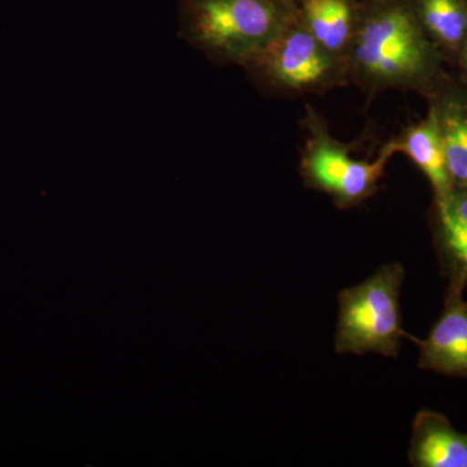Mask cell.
Segmentation results:
<instances>
[{"label": "cell", "mask_w": 467, "mask_h": 467, "mask_svg": "<svg viewBox=\"0 0 467 467\" xmlns=\"http://www.w3.org/2000/svg\"><path fill=\"white\" fill-rule=\"evenodd\" d=\"M408 459L414 467H467V434L457 431L444 414L420 410L414 418Z\"/></svg>", "instance_id": "9c48e42d"}, {"label": "cell", "mask_w": 467, "mask_h": 467, "mask_svg": "<svg viewBox=\"0 0 467 467\" xmlns=\"http://www.w3.org/2000/svg\"><path fill=\"white\" fill-rule=\"evenodd\" d=\"M306 140L301 153V175L310 189L318 190L346 209L358 207L374 195L389 159L396 153L392 140L384 144L373 161L358 160L352 147L335 140L321 116L310 106L303 119Z\"/></svg>", "instance_id": "277c9868"}, {"label": "cell", "mask_w": 467, "mask_h": 467, "mask_svg": "<svg viewBox=\"0 0 467 467\" xmlns=\"http://www.w3.org/2000/svg\"><path fill=\"white\" fill-rule=\"evenodd\" d=\"M276 2H281L285 3V5H287V3L290 2V0H276Z\"/></svg>", "instance_id": "5bb4252c"}, {"label": "cell", "mask_w": 467, "mask_h": 467, "mask_svg": "<svg viewBox=\"0 0 467 467\" xmlns=\"http://www.w3.org/2000/svg\"><path fill=\"white\" fill-rule=\"evenodd\" d=\"M454 64H456L457 69H459V78H457V81L467 91V36L462 46H461L459 52H457Z\"/></svg>", "instance_id": "4fadbf2b"}, {"label": "cell", "mask_w": 467, "mask_h": 467, "mask_svg": "<svg viewBox=\"0 0 467 467\" xmlns=\"http://www.w3.org/2000/svg\"><path fill=\"white\" fill-rule=\"evenodd\" d=\"M435 248L448 288H467V190L453 189L447 198L434 201Z\"/></svg>", "instance_id": "ba28073f"}, {"label": "cell", "mask_w": 467, "mask_h": 467, "mask_svg": "<svg viewBox=\"0 0 467 467\" xmlns=\"http://www.w3.org/2000/svg\"><path fill=\"white\" fill-rule=\"evenodd\" d=\"M463 291L448 288L444 309L420 347L418 368L467 379V301Z\"/></svg>", "instance_id": "8992f818"}, {"label": "cell", "mask_w": 467, "mask_h": 467, "mask_svg": "<svg viewBox=\"0 0 467 467\" xmlns=\"http://www.w3.org/2000/svg\"><path fill=\"white\" fill-rule=\"evenodd\" d=\"M427 99L441 130L453 189L467 190V91L447 75Z\"/></svg>", "instance_id": "52a82bcc"}, {"label": "cell", "mask_w": 467, "mask_h": 467, "mask_svg": "<svg viewBox=\"0 0 467 467\" xmlns=\"http://www.w3.org/2000/svg\"><path fill=\"white\" fill-rule=\"evenodd\" d=\"M296 18L276 0H182L181 34L213 60L247 67Z\"/></svg>", "instance_id": "7a4b0ae2"}, {"label": "cell", "mask_w": 467, "mask_h": 467, "mask_svg": "<svg viewBox=\"0 0 467 467\" xmlns=\"http://www.w3.org/2000/svg\"><path fill=\"white\" fill-rule=\"evenodd\" d=\"M245 67L261 85L285 95L324 94L349 82L346 58L325 48L299 16Z\"/></svg>", "instance_id": "5b68a950"}, {"label": "cell", "mask_w": 467, "mask_h": 467, "mask_svg": "<svg viewBox=\"0 0 467 467\" xmlns=\"http://www.w3.org/2000/svg\"><path fill=\"white\" fill-rule=\"evenodd\" d=\"M358 16L349 0H303L299 20L325 48L346 58Z\"/></svg>", "instance_id": "8fae6325"}, {"label": "cell", "mask_w": 467, "mask_h": 467, "mask_svg": "<svg viewBox=\"0 0 467 467\" xmlns=\"http://www.w3.org/2000/svg\"><path fill=\"white\" fill-rule=\"evenodd\" d=\"M349 79L368 92L400 88L427 98L447 76L445 58L413 5L387 0L358 16L347 52Z\"/></svg>", "instance_id": "6da1fadb"}, {"label": "cell", "mask_w": 467, "mask_h": 467, "mask_svg": "<svg viewBox=\"0 0 467 467\" xmlns=\"http://www.w3.org/2000/svg\"><path fill=\"white\" fill-rule=\"evenodd\" d=\"M396 152L407 155L431 184L434 201H441L453 190L441 130L434 112L429 109L420 121L407 126L392 140Z\"/></svg>", "instance_id": "30bf717a"}, {"label": "cell", "mask_w": 467, "mask_h": 467, "mask_svg": "<svg viewBox=\"0 0 467 467\" xmlns=\"http://www.w3.org/2000/svg\"><path fill=\"white\" fill-rule=\"evenodd\" d=\"M418 21L445 61L454 63L467 36L466 0H414Z\"/></svg>", "instance_id": "7c38bea8"}, {"label": "cell", "mask_w": 467, "mask_h": 467, "mask_svg": "<svg viewBox=\"0 0 467 467\" xmlns=\"http://www.w3.org/2000/svg\"><path fill=\"white\" fill-rule=\"evenodd\" d=\"M405 270L400 264L380 266L367 281L340 291L335 350L340 355L378 353L398 358L405 333L400 292Z\"/></svg>", "instance_id": "3957f363"}]
</instances>
